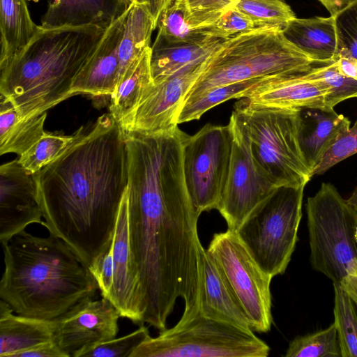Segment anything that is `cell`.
Returning a JSON list of instances; mask_svg holds the SVG:
<instances>
[{
    "label": "cell",
    "mask_w": 357,
    "mask_h": 357,
    "mask_svg": "<svg viewBox=\"0 0 357 357\" xmlns=\"http://www.w3.org/2000/svg\"><path fill=\"white\" fill-rule=\"evenodd\" d=\"M128 191L130 244L147 305L144 324L161 331L178 298L184 302L181 317L199 310L201 213L183 175L167 165L135 168L128 175Z\"/></svg>",
    "instance_id": "obj_1"
},
{
    "label": "cell",
    "mask_w": 357,
    "mask_h": 357,
    "mask_svg": "<svg viewBox=\"0 0 357 357\" xmlns=\"http://www.w3.org/2000/svg\"><path fill=\"white\" fill-rule=\"evenodd\" d=\"M45 227L89 267L110 242L128 184L121 126L109 114L82 126L73 142L36 174Z\"/></svg>",
    "instance_id": "obj_2"
},
{
    "label": "cell",
    "mask_w": 357,
    "mask_h": 357,
    "mask_svg": "<svg viewBox=\"0 0 357 357\" xmlns=\"http://www.w3.org/2000/svg\"><path fill=\"white\" fill-rule=\"evenodd\" d=\"M1 245L0 299L16 314L54 320L99 291L89 267L51 233L41 237L25 229Z\"/></svg>",
    "instance_id": "obj_3"
},
{
    "label": "cell",
    "mask_w": 357,
    "mask_h": 357,
    "mask_svg": "<svg viewBox=\"0 0 357 357\" xmlns=\"http://www.w3.org/2000/svg\"><path fill=\"white\" fill-rule=\"evenodd\" d=\"M106 30L96 26L43 29L4 68L0 93L20 117L46 112L75 96L73 82Z\"/></svg>",
    "instance_id": "obj_4"
},
{
    "label": "cell",
    "mask_w": 357,
    "mask_h": 357,
    "mask_svg": "<svg viewBox=\"0 0 357 357\" xmlns=\"http://www.w3.org/2000/svg\"><path fill=\"white\" fill-rule=\"evenodd\" d=\"M314 64L287 39L282 28H257L223 40L207 58L184 100L218 86L305 73Z\"/></svg>",
    "instance_id": "obj_5"
},
{
    "label": "cell",
    "mask_w": 357,
    "mask_h": 357,
    "mask_svg": "<svg viewBox=\"0 0 357 357\" xmlns=\"http://www.w3.org/2000/svg\"><path fill=\"white\" fill-rule=\"evenodd\" d=\"M257 170L273 185H306L312 174L298 142V109L236 102Z\"/></svg>",
    "instance_id": "obj_6"
},
{
    "label": "cell",
    "mask_w": 357,
    "mask_h": 357,
    "mask_svg": "<svg viewBox=\"0 0 357 357\" xmlns=\"http://www.w3.org/2000/svg\"><path fill=\"white\" fill-rule=\"evenodd\" d=\"M314 270L333 284L357 275V210L331 183H322L305 205Z\"/></svg>",
    "instance_id": "obj_7"
},
{
    "label": "cell",
    "mask_w": 357,
    "mask_h": 357,
    "mask_svg": "<svg viewBox=\"0 0 357 357\" xmlns=\"http://www.w3.org/2000/svg\"><path fill=\"white\" fill-rule=\"evenodd\" d=\"M270 347L252 330L213 319L200 310L148 336L130 357H266Z\"/></svg>",
    "instance_id": "obj_8"
},
{
    "label": "cell",
    "mask_w": 357,
    "mask_h": 357,
    "mask_svg": "<svg viewBox=\"0 0 357 357\" xmlns=\"http://www.w3.org/2000/svg\"><path fill=\"white\" fill-rule=\"evenodd\" d=\"M305 187H277L236 231L260 268L273 278L285 272L295 250Z\"/></svg>",
    "instance_id": "obj_9"
},
{
    "label": "cell",
    "mask_w": 357,
    "mask_h": 357,
    "mask_svg": "<svg viewBox=\"0 0 357 357\" xmlns=\"http://www.w3.org/2000/svg\"><path fill=\"white\" fill-rule=\"evenodd\" d=\"M243 309L251 329L267 333L273 324V277L253 259L235 231L213 235L207 249Z\"/></svg>",
    "instance_id": "obj_10"
},
{
    "label": "cell",
    "mask_w": 357,
    "mask_h": 357,
    "mask_svg": "<svg viewBox=\"0 0 357 357\" xmlns=\"http://www.w3.org/2000/svg\"><path fill=\"white\" fill-rule=\"evenodd\" d=\"M234 132L227 126L206 124L183 142V167L189 195L200 213L216 209L227 183Z\"/></svg>",
    "instance_id": "obj_11"
},
{
    "label": "cell",
    "mask_w": 357,
    "mask_h": 357,
    "mask_svg": "<svg viewBox=\"0 0 357 357\" xmlns=\"http://www.w3.org/2000/svg\"><path fill=\"white\" fill-rule=\"evenodd\" d=\"M234 142L226 185L217 210L228 229L236 231L249 214L277 188L257 169L245 129L235 112L229 121Z\"/></svg>",
    "instance_id": "obj_12"
},
{
    "label": "cell",
    "mask_w": 357,
    "mask_h": 357,
    "mask_svg": "<svg viewBox=\"0 0 357 357\" xmlns=\"http://www.w3.org/2000/svg\"><path fill=\"white\" fill-rule=\"evenodd\" d=\"M121 315L107 298H89L53 320L54 342L66 357L116 337Z\"/></svg>",
    "instance_id": "obj_13"
},
{
    "label": "cell",
    "mask_w": 357,
    "mask_h": 357,
    "mask_svg": "<svg viewBox=\"0 0 357 357\" xmlns=\"http://www.w3.org/2000/svg\"><path fill=\"white\" fill-rule=\"evenodd\" d=\"M112 284L105 298L121 317L144 324L147 305L139 272L132 252L128 230V191L123 195L111 240Z\"/></svg>",
    "instance_id": "obj_14"
},
{
    "label": "cell",
    "mask_w": 357,
    "mask_h": 357,
    "mask_svg": "<svg viewBox=\"0 0 357 357\" xmlns=\"http://www.w3.org/2000/svg\"><path fill=\"white\" fill-rule=\"evenodd\" d=\"M206 59L153 84L139 105L127 130L123 132L153 134L177 127L179 109L203 71Z\"/></svg>",
    "instance_id": "obj_15"
},
{
    "label": "cell",
    "mask_w": 357,
    "mask_h": 357,
    "mask_svg": "<svg viewBox=\"0 0 357 357\" xmlns=\"http://www.w3.org/2000/svg\"><path fill=\"white\" fill-rule=\"evenodd\" d=\"M36 174L14 160L0 167V242H7L31 224L43 225Z\"/></svg>",
    "instance_id": "obj_16"
},
{
    "label": "cell",
    "mask_w": 357,
    "mask_h": 357,
    "mask_svg": "<svg viewBox=\"0 0 357 357\" xmlns=\"http://www.w3.org/2000/svg\"><path fill=\"white\" fill-rule=\"evenodd\" d=\"M126 12L106 30L96 51L76 77L72 88L74 95L110 96L113 93L119 74V49Z\"/></svg>",
    "instance_id": "obj_17"
},
{
    "label": "cell",
    "mask_w": 357,
    "mask_h": 357,
    "mask_svg": "<svg viewBox=\"0 0 357 357\" xmlns=\"http://www.w3.org/2000/svg\"><path fill=\"white\" fill-rule=\"evenodd\" d=\"M248 102L257 105L299 109L326 105V91L309 79L305 73L270 77L244 94Z\"/></svg>",
    "instance_id": "obj_18"
},
{
    "label": "cell",
    "mask_w": 357,
    "mask_h": 357,
    "mask_svg": "<svg viewBox=\"0 0 357 357\" xmlns=\"http://www.w3.org/2000/svg\"><path fill=\"white\" fill-rule=\"evenodd\" d=\"M129 0H49L43 29L96 26L107 30L124 15Z\"/></svg>",
    "instance_id": "obj_19"
},
{
    "label": "cell",
    "mask_w": 357,
    "mask_h": 357,
    "mask_svg": "<svg viewBox=\"0 0 357 357\" xmlns=\"http://www.w3.org/2000/svg\"><path fill=\"white\" fill-rule=\"evenodd\" d=\"M350 127L349 119L334 109H298V142L311 174L326 152Z\"/></svg>",
    "instance_id": "obj_20"
},
{
    "label": "cell",
    "mask_w": 357,
    "mask_h": 357,
    "mask_svg": "<svg viewBox=\"0 0 357 357\" xmlns=\"http://www.w3.org/2000/svg\"><path fill=\"white\" fill-rule=\"evenodd\" d=\"M201 261L202 288L199 310L202 314L252 330L243 309L214 259L204 248L202 250Z\"/></svg>",
    "instance_id": "obj_21"
},
{
    "label": "cell",
    "mask_w": 357,
    "mask_h": 357,
    "mask_svg": "<svg viewBox=\"0 0 357 357\" xmlns=\"http://www.w3.org/2000/svg\"><path fill=\"white\" fill-rule=\"evenodd\" d=\"M287 39L314 63L334 62L338 53L335 17H314L291 20L282 28Z\"/></svg>",
    "instance_id": "obj_22"
},
{
    "label": "cell",
    "mask_w": 357,
    "mask_h": 357,
    "mask_svg": "<svg viewBox=\"0 0 357 357\" xmlns=\"http://www.w3.org/2000/svg\"><path fill=\"white\" fill-rule=\"evenodd\" d=\"M54 341L53 320L14 314L0 299V357H16L27 349Z\"/></svg>",
    "instance_id": "obj_23"
},
{
    "label": "cell",
    "mask_w": 357,
    "mask_h": 357,
    "mask_svg": "<svg viewBox=\"0 0 357 357\" xmlns=\"http://www.w3.org/2000/svg\"><path fill=\"white\" fill-rule=\"evenodd\" d=\"M154 84L151 70V47L126 71L110 96L109 113L127 130L148 90Z\"/></svg>",
    "instance_id": "obj_24"
},
{
    "label": "cell",
    "mask_w": 357,
    "mask_h": 357,
    "mask_svg": "<svg viewBox=\"0 0 357 357\" xmlns=\"http://www.w3.org/2000/svg\"><path fill=\"white\" fill-rule=\"evenodd\" d=\"M222 41L207 37L198 42L180 45L154 42L151 46V70L154 84L162 82L188 66L204 61Z\"/></svg>",
    "instance_id": "obj_25"
},
{
    "label": "cell",
    "mask_w": 357,
    "mask_h": 357,
    "mask_svg": "<svg viewBox=\"0 0 357 357\" xmlns=\"http://www.w3.org/2000/svg\"><path fill=\"white\" fill-rule=\"evenodd\" d=\"M0 70L4 68L41 29L31 20L25 0H0Z\"/></svg>",
    "instance_id": "obj_26"
},
{
    "label": "cell",
    "mask_w": 357,
    "mask_h": 357,
    "mask_svg": "<svg viewBox=\"0 0 357 357\" xmlns=\"http://www.w3.org/2000/svg\"><path fill=\"white\" fill-rule=\"evenodd\" d=\"M0 100V154L20 155L45 134L47 113L22 119L8 100L1 95Z\"/></svg>",
    "instance_id": "obj_27"
},
{
    "label": "cell",
    "mask_w": 357,
    "mask_h": 357,
    "mask_svg": "<svg viewBox=\"0 0 357 357\" xmlns=\"http://www.w3.org/2000/svg\"><path fill=\"white\" fill-rule=\"evenodd\" d=\"M156 27V22L148 8L132 2L126 14L124 31L119 49L117 84L130 66L151 47V35Z\"/></svg>",
    "instance_id": "obj_28"
},
{
    "label": "cell",
    "mask_w": 357,
    "mask_h": 357,
    "mask_svg": "<svg viewBox=\"0 0 357 357\" xmlns=\"http://www.w3.org/2000/svg\"><path fill=\"white\" fill-rule=\"evenodd\" d=\"M271 77L213 87L197 96L186 98L179 109L177 124L199 119L208 110L229 99L242 98L249 90Z\"/></svg>",
    "instance_id": "obj_29"
},
{
    "label": "cell",
    "mask_w": 357,
    "mask_h": 357,
    "mask_svg": "<svg viewBox=\"0 0 357 357\" xmlns=\"http://www.w3.org/2000/svg\"><path fill=\"white\" fill-rule=\"evenodd\" d=\"M158 34L154 42L165 45H180L200 41L206 36L193 27L183 10L174 0L166 1L157 20Z\"/></svg>",
    "instance_id": "obj_30"
},
{
    "label": "cell",
    "mask_w": 357,
    "mask_h": 357,
    "mask_svg": "<svg viewBox=\"0 0 357 357\" xmlns=\"http://www.w3.org/2000/svg\"><path fill=\"white\" fill-rule=\"evenodd\" d=\"M334 324L342 357H357V310L340 284H333Z\"/></svg>",
    "instance_id": "obj_31"
},
{
    "label": "cell",
    "mask_w": 357,
    "mask_h": 357,
    "mask_svg": "<svg viewBox=\"0 0 357 357\" xmlns=\"http://www.w3.org/2000/svg\"><path fill=\"white\" fill-rule=\"evenodd\" d=\"M305 75L326 91L329 109L345 100L357 98V80L342 74L335 62L312 66Z\"/></svg>",
    "instance_id": "obj_32"
},
{
    "label": "cell",
    "mask_w": 357,
    "mask_h": 357,
    "mask_svg": "<svg viewBox=\"0 0 357 357\" xmlns=\"http://www.w3.org/2000/svg\"><path fill=\"white\" fill-rule=\"evenodd\" d=\"M232 7L249 17L258 28L282 29L296 17L285 0H238Z\"/></svg>",
    "instance_id": "obj_33"
},
{
    "label": "cell",
    "mask_w": 357,
    "mask_h": 357,
    "mask_svg": "<svg viewBox=\"0 0 357 357\" xmlns=\"http://www.w3.org/2000/svg\"><path fill=\"white\" fill-rule=\"evenodd\" d=\"M285 357H340L341 352L335 324L327 328L292 340Z\"/></svg>",
    "instance_id": "obj_34"
},
{
    "label": "cell",
    "mask_w": 357,
    "mask_h": 357,
    "mask_svg": "<svg viewBox=\"0 0 357 357\" xmlns=\"http://www.w3.org/2000/svg\"><path fill=\"white\" fill-rule=\"evenodd\" d=\"M70 136L46 133L20 155L18 162L29 173L36 174L56 159L74 140Z\"/></svg>",
    "instance_id": "obj_35"
},
{
    "label": "cell",
    "mask_w": 357,
    "mask_h": 357,
    "mask_svg": "<svg viewBox=\"0 0 357 357\" xmlns=\"http://www.w3.org/2000/svg\"><path fill=\"white\" fill-rule=\"evenodd\" d=\"M238 0H174L188 22L201 29L215 21Z\"/></svg>",
    "instance_id": "obj_36"
},
{
    "label": "cell",
    "mask_w": 357,
    "mask_h": 357,
    "mask_svg": "<svg viewBox=\"0 0 357 357\" xmlns=\"http://www.w3.org/2000/svg\"><path fill=\"white\" fill-rule=\"evenodd\" d=\"M149 335L148 328L142 324L130 333L93 346L79 357H130L135 349Z\"/></svg>",
    "instance_id": "obj_37"
},
{
    "label": "cell",
    "mask_w": 357,
    "mask_h": 357,
    "mask_svg": "<svg viewBox=\"0 0 357 357\" xmlns=\"http://www.w3.org/2000/svg\"><path fill=\"white\" fill-rule=\"evenodd\" d=\"M257 28L249 17L231 6L213 23L199 29L207 37L224 40Z\"/></svg>",
    "instance_id": "obj_38"
},
{
    "label": "cell",
    "mask_w": 357,
    "mask_h": 357,
    "mask_svg": "<svg viewBox=\"0 0 357 357\" xmlns=\"http://www.w3.org/2000/svg\"><path fill=\"white\" fill-rule=\"evenodd\" d=\"M333 16L338 42L337 56L357 59V0Z\"/></svg>",
    "instance_id": "obj_39"
},
{
    "label": "cell",
    "mask_w": 357,
    "mask_h": 357,
    "mask_svg": "<svg viewBox=\"0 0 357 357\" xmlns=\"http://www.w3.org/2000/svg\"><path fill=\"white\" fill-rule=\"evenodd\" d=\"M357 153V119L344 132L313 169L312 176L321 175L332 167Z\"/></svg>",
    "instance_id": "obj_40"
},
{
    "label": "cell",
    "mask_w": 357,
    "mask_h": 357,
    "mask_svg": "<svg viewBox=\"0 0 357 357\" xmlns=\"http://www.w3.org/2000/svg\"><path fill=\"white\" fill-rule=\"evenodd\" d=\"M16 357H66L54 341L39 344L18 354Z\"/></svg>",
    "instance_id": "obj_41"
},
{
    "label": "cell",
    "mask_w": 357,
    "mask_h": 357,
    "mask_svg": "<svg viewBox=\"0 0 357 357\" xmlns=\"http://www.w3.org/2000/svg\"><path fill=\"white\" fill-rule=\"evenodd\" d=\"M334 62L342 74L357 80V59L340 55Z\"/></svg>",
    "instance_id": "obj_42"
},
{
    "label": "cell",
    "mask_w": 357,
    "mask_h": 357,
    "mask_svg": "<svg viewBox=\"0 0 357 357\" xmlns=\"http://www.w3.org/2000/svg\"><path fill=\"white\" fill-rule=\"evenodd\" d=\"M330 13L335 15L355 0H317Z\"/></svg>",
    "instance_id": "obj_43"
},
{
    "label": "cell",
    "mask_w": 357,
    "mask_h": 357,
    "mask_svg": "<svg viewBox=\"0 0 357 357\" xmlns=\"http://www.w3.org/2000/svg\"><path fill=\"white\" fill-rule=\"evenodd\" d=\"M135 3L145 6L156 22L162 9L165 0H134Z\"/></svg>",
    "instance_id": "obj_44"
},
{
    "label": "cell",
    "mask_w": 357,
    "mask_h": 357,
    "mask_svg": "<svg viewBox=\"0 0 357 357\" xmlns=\"http://www.w3.org/2000/svg\"><path fill=\"white\" fill-rule=\"evenodd\" d=\"M340 285L357 306V275H349L347 276L341 282Z\"/></svg>",
    "instance_id": "obj_45"
},
{
    "label": "cell",
    "mask_w": 357,
    "mask_h": 357,
    "mask_svg": "<svg viewBox=\"0 0 357 357\" xmlns=\"http://www.w3.org/2000/svg\"><path fill=\"white\" fill-rule=\"evenodd\" d=\"M347 201L357 210V186L353 190Z\"/></svg>",
    "instance_id": "obj_46"
},
{
    "label": "cell",
    "mask_w": 357,
    "mask_h": 357,
    "mask_svg": "<svg viewBox=\"0 0 357 357\" xmlns=\"http://www.w3.org/2000/svg\"><path fill=\"white\" fill-rule=\"evenodd\" d=\"M129 1H130L131 2H133V1H134V0H129Z\"/></svg>",
    "instance_id": "obj_47"
},
{
    "label": "cell",
    "mask_w": 357,
    "mask_h": 357,
    "mask_svg": "<svg viewBox=\"0 0 357 357\" xmlns=\"http://www.w3.org/2000/svg\"><path fill=\"white\" fill-rule=\"evenodd\" d=\"M166 1H167V0H165V2H166Z\"/></svg>",
    "instance_id": "obj_48"
}]
</instances>
